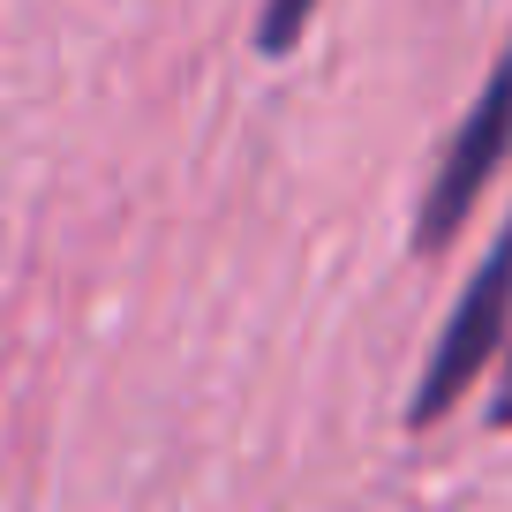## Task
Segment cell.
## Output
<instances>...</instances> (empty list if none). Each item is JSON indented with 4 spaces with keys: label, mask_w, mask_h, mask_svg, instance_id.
Returning <instances> with one entry per match:
<instances>
[{
    "label": "cell",
    "mask_w": 512,
    "mask_h": 512,
    "mask_svg": "<svg viewBox=\"0 0 512 512\" xmlns=\"http://www.w3.org/2000/svg\"><path fill=\"white\" fill-rule=\"evenodd\" d=\"M505 159H512V38H505V53H497V68L482 76L467 121L452 128L445 159H437L430 189H422V204H415L407 249H415V256L452 249V234L467 226V211L482 204V189H490V174H497Z\"/></svg>",
    "instance_id": "cell-1"
},
{
    "label": "cell",
    "mask_w": 512,
    "mask_h": 512,
    "mask_svg": "<svg viewBox=\"0 0 512 512\" xmlns=\"http://www.w3.org/2000/svg\"><path fill=\"white\" fill-rule=\"evenodd\" d=\"M505 324H512V219L490 241V256L475 264V279L460 287V302H452L415 392H407V430H430V422H445L460 407V392L482 377V362L505 347Z\"/></svg>",
    "instance_id": "cell-2"
},
{
    "label": "cell",
    "mask_w": 512,
    "mask_h": 512,
    "mask_svg": "<svg viewBox=\"0 0 512 512\" xmlns=\"http://www.w3.org/2000/svg\"><path fill=\"white\" fill-rule=\"evenodd\" d=\"M309 16H317V0H264V8H256V53H264V61H287V53L302 46Z\"/></svg>",
    "instance_id": "cell-3"
},
{
    "label": "cell",
    "mask_w": 512,
    "mask_h": 512,
    "mask_svg": "<svg viewBox=\"0 0 512 512\" xmlns=\"http://www.w3.org/2000/svg\"><path fill=\"white\" fill-rule=\"evenodd\" d=\"M482 422H490V430H512V347H505V377H497V392H490V407H482Z\"/></svg>",
    "instance_id": "cell-4"
}]
</instances>
